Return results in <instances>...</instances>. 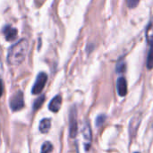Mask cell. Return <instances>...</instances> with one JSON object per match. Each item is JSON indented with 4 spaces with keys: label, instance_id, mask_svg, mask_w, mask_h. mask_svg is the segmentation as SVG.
I'll use <instances>...</instances> for the list:
<instances>
[{
    "label": "cell",
    "instance_id": "6da1fadb",
    "mask_svg": "<svg viewBox=\"0 0 153 153\" xmlns=\"http://www.w3.org/2000/svg\"><path fill=\"white\" fill-rule=\"evenodd\" d=\"M29 51V42L23 39L13 45L7 54V61L11 65H21L27 56Z\"/></svg>",
    "mask_w": 153,
    "mask_h": 153
},
{
    "label": "cell",
    "instance_id": "7a4b0ae2",
    "mask_svg": "<svg viewBox=\"0 0 153 153\" xmlns=\"http://www.w3.org/2000/svg\"><path fill=\"white\" fill-rule=\"evenodd\" d=\"M10 107L12 110L18 111L24 107V100H23V93L22 91L15 92L10 99Z\"/></svg>",
    "mask_w": 153,
    "mask_h": 153
},
{
    "label": "cell",
    "instance_id": "3957f363",
    "mask_svg": "<svg viewBox=\"0 0 153 153\" xmlns=\"http://www.w3.org/2000/svg\"><path fill=\"white\" fill-rule=\"evenodd\" d=\"M47 81H48V75L45 73H39L38 74L36 82L32 87V93L35 95L39 94L42 91L43 88L45 87Z\"/></svg>",
    "mask_w": 153,
    "mask_h": 153
},
{
    "label": "cell",
    "instance_id": "277c9868",
    "mask_svg": "<svg viewBox=\"0 0 153 153\" xmlns=\"http://www.w3.org/2000/svg\"><path fill=\"white\" fill-rule=\"evenodd\" d=\"M76 110L74 108L70 112V122H69V130H70V136L74 138L77 135L78 126H77V118H76Z\"/></svg>",
    "mask_w": 153,
    "mask_h": 153
},
{
    "label": "cell",
    "instance_id": "5b68a950",
    "mask_svg": "<svg viewBox=\"0 0 153 153\" xmlns=\"http://www.w3.org/2000/svg\"><path fill=\"white\" fill-rule=\"evenodd\" d=\"M82 138H83V141H84V143H83V147H84V150L87 152L90 147H91V127L89 126L88 124H85L83 128H82Z\"/></svg>",
    "mask_w": 153,
    "mask_h": 153
},
{
    "label": "cell",
    "instance_id": "8992f818",
    "mask_svg": "<svg viewBox=\"0 0 153 153\" xmlns=\"http://www.w3.org/2000/svg\"><path fill=\"white\" fill-rule=\"evenodd\" d=\"M4 35L5 37V39L8 41H13L17 37V30L15 28H13L12 26L8 25L4 28Z\"/></svg>",
    "mask_w": 153,
    "mask_h": 153
},
{
    "label": "cell",
    "instance_id": "52a82bcc",
    "mask_svg": "<svg viewBox=\"0 0 153 153\" xmlns=\"http://www.w3.org/2000/svg\"><path fill=\"white\" fill-rule=\"evenodd\" d=\"M117 87V92H118L119 96L124 97L126 95V93H127V83H126V81L124 77L118 78Z\"/></svg>",
    "mask_w": 153,
    "mask_h": 153
},
{
    "label": "cell",
    "instance_id": "ba28073f",
    "mask_svg": "<svg viewBox=\"0 0 153 153\" xmlns=\"http://www.w3.org/2000/svg\"><path fill=\"white\" fill-rule=\"evenodd\" d=\"M61 105H62V98H61V96L57 95V96H56L55 98H53V100L50 101L49 106H48V108H49L52 112L56 113V112H58V110L60 109Z\"/></svg>",
    "mask_w": 153,
    "mask_h": 153
},
{
    "label": "cell",
    "instance_id": "9c48e42d",
    "mask_svg": "<svg viewBox=\"0 0 153 153\" xmlns=\"http://www.w3.org/2000/svg\"><path fill=\"white\" fill-rule=\"evenodd\" d=\"M51 126V120L49 118H44L40 121L39 123V131L43 134H47Z\"/></svg>",
    "mask_w": 153,
    "mask_h": 153
},
{
    "label": "cell",
    "instance_id": "30bf717a",
    "mask_svg": "<svg viewBox=\"0 0 153 153\" xmlns=\"http://www.w3.org/2000/svg\"><path fill=\"white\" fill-rule=\"evenodd\" d=\"M149 46H150V49H149V53L147 56L146 65H147V68L151 70L153 68V41L149 42Z\"/></svg>",
    "mask_w": 153,
    "mask_h": 153
},
{
    "label": "cell",
    "instance_id": "8fae6325",
    "mask_svg": "<svg viewBox=\"0 0 153 153\" xmlns=\"http://www.w3.org/2000/svg\"><path fill=\"white\" fill-rule=\"evenodd\" d=\"M146 39L148 40V42L152 41L153 40V17L152 18L148 27H147V30H146Z\"/></svg>",
    "mask_w": 153,
    "mask_h": 153
},
{
    "label": "cell",
    "instance_id": "7c38bea8",
    "mask_svg": "<svg viewBox=\"0 0 153 153\" xmlns=\"http://www.w3.org/2000/svg\"><path fill=\"white\" fill-rule=\"evenodd\" d=\"M53 151V146L49 142H46L43 143L41 147V152L40 153H51Z\"/></svg>",
    "mask_w": 153,
    "mask_h": 153
},
{
    "label": "cell",
    "instance_id": "4fadbf2b",
    "mask_svg": "<svg viewBox=\"0 0 153 153\" xmlns=\"http://www.w3.org/2000/svg\"><path fill=\"white\" fill-rule=\"evenodd\" d=\"M44 100H45V97H44V96H40V97H39V98L36 100V101L34 102V105H33L34 110H37L38 108H39V107L42 105Z\"/></svg>",
    "mask_w": 153,
    "mask_h": 153
},
{
    "label": "cell",
    "instance_id": "5bb4252c",
    "mask_svg": "<svg viewBox=\"0 0 153 153\" xmlns=\"http://www.w3.org/2000/svg\"><path fill=\"white\" fill-rule=\"evenodd\" d=\"M140 0H126V4L130 8H134L138 5Z\"/></svg>",
    "mask_w": 153,
    "mask_h": 153
},
{
    "label": "cell",
    "instance_id": "9a60e30c",
    "mask_svg": "<svg viewBox=\"0 0 153 153\" xmlns=\"http://www.w3.org/2000/svg\"><path fill=\"white\" fill-rule=\"evenodd\" d=\"M104 120H105V117H103V116L99 117L97 118V121H96L97 126H100V125H102V123L104 122Z\"/></svg>",
    "mask_w": 153,
    "mask_h": 153
},
{
    "label": "cell",
    "instance_id": "2e32d148",
    "mask_svg": "<svg viewBox=\"0 0 153 153\" xmlns=\"http://www.w3.org/2000/svg\"><path fill=\"white\" fill-rule=\"evenodd\" d=\"M3 91H4V85H3V82L2 80L0 79V98L3 94Z\"/></svg>",
    "mask_w": 153,
    "mask_h": 153
},
{
    "label": "cell",
    "instance_id": "e0dca14e",
    "mask_svg": "<svg viewBox=\"0 0 153 153\" xmlns=\"http://www.w3.org/2000/svg\"><path fill=\"white\" fill-rule=\"evenodd\" d=\"M2 71H3V65H2V62H1V59H0V74H2Z\"/></svg>",
    "mask_w": 153,
    "mask_h": 153
},
{
    "label": "cell",
    "instance_id": "ac0fdd59",
    "mask_svg": "<svg viewBox=\"0 0 153 153\" xmlns=\"http://www.w3.org/2000/svg\"><path fill=\"white\" fill-rule=\"evenodd\" d=\"M135 153H138V152H135Z\"/></svg>",
    "mask_w": 153,
    "mask_h": 153
}]
</instances>
